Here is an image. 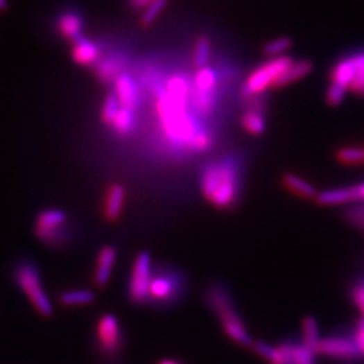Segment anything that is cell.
<instances>
[{"label":"cell","instance_id":"1","mask_svg":"<svg viewBox=\"0 0 364 364\" xmlns=\"http://www.w3.org/2000/svg\"><path fill=\"white\" fill-rule=\"evenodd\" d=\"M241 170L242 165L234 154L207 162L200 173L201 193L216 208L232 207L241 193Z\"/></svg>","mask_w":364,"mask_h":364},{"label":"cell","instance_id":"2","mask_svg":"<svg viewBox=\"0 0 364 364\" xmlns=\"http://www.w3.org/2000/svg\"><path fill=\"white\" fill-rule=\"evenodd\" d=\"M188 288L185 274L173 266L153 267L150 282V305L166 309L178 304Z\"/></svg>","mask_w":364,"mask_h":364},{"label":"cell","instance_id":"3","mask_svg":"<svg viewBox=\"0 0 364 364\" xmlns=\"http://www.w3.org/2000/svg\"><path fill=\"white\" fill-rule=\"evenodd\" d=\"M205 298L209 306L220 318L224 332L234 341L242 345H251L252 341L247 333L241 315H238L235 309L229 291L223 284L215 282L208 288Z\"/></svg>","mask_w":364,"mask_h":364},{"label":"cell","instance_id":"4","mask_svg":"<svg viewBox=\"0 0 364 364\" xmlns=\"http://www.w3.org/2000/svg\"><path fill=\"white\" fill-rule=\"evenodd\" d=\"M14 279L22 289L31 305L40 315H53V306L49 300L46 291H44L41 274L37 265L31 261H21L14 268Z\"/></svg>","mask_w":364,"mask_h":364},{"label":"cell","instance_id":"5","mask_svg":"<svg viewBox=\"0 0 364 364\" xmlns=\"http://www.w3.org/2000/svg\"><path fill=\"white\" fill-rule=\"evenodd\" d=\"M294 60L288 55L272 57L250 73L243 84L242 95L247 98L263 96L267 89L275 88L278 78L289 68Z\"/></svg>","mask_w":364,"mask_h":364},{"label":"cell","instance_id":"6","mask_svg":"<svg viewBox=\"0 0 364 364\" xmlns=\"http://www.w3.org/2000/svg\"><path fill=\"white\" fill-rule=\"evenodd\" d=\"M68 216L64 211L57 208H49L38 214L35 218L34 232L41 242L49 245H62L69 239V231L67 228Z\"/></svg>","mask_w":364,"mask_h":364},{"label":"cell","instance_id":"7","mask_svg":"<svg viewBox=\"0 0 364 364\" xmlns=\"http://www.w3.org/2000/svg\"><path fill=\"white\" fill-rule=\"evenodd\" d=\"M218 73L214 68L205 67L196 73L191 100L201 115H209L214 111L218 97Z\"/></svg>","mask_w":364,"mask_h":364},{"label":"cell","instance_id":"8","mask_svg":"<svg viewBox=\"0 0 364 364\" xmlns=\"http://www.w3.org/2000/svg\"><path fill=\"white\" fill-rule=\"evenodd\" d=\"M95 345L97 352L105 359L116 358L123 349L124 336L119 320L114 315H103L96 324Z\"/></svg>","mask_w":364,"mask_h":364},{"label":"cell","instance_id":"9","mask_svg":"<svg viewBox=\"0 0 364 364\" xmlns=\"http://www.w3.org/2000/svg\"><path fill=\"white\" fill-rule=\"evenodd\" d=\"M153 275L151 257L142 251L137 255L128 282V298L135 305L150 304V282Z\"/></svg>","mask_w":364,"mask_h":364},{"label":"cell","instance_id":"10","mask_svg":"<svg viewBox=\"0 0 364 364\" xmlns=\"http://www.w3.org/2000/svg\"><path fill=\"white\" fill-rule=\"evenodd\" d=\"M317 354H322L325 356L336 358L341 361H354L362 355L355 340L343 336H332L320 340Z\"/></svg>","mask_w":364,"mask_h":364},{"label":"cell","instance_id":"11","mask_svg":"<svg viewBox=\"0 0 364 364\" xmlns=\"http://www.w3.org/2000/svg\"><path fill=\"white\" fill-rule=\"evenodd\" d=\"M262 96L252 98V105H250L242 116L243 128L251 135H262L266 131V116H265V101Z\"/></svg>","mask_w":364,"mask_h":364},{"label":"cell","instance_id":"12","mask_svg":"<svg viewBox=\"0 0 364 364\" xmlns=\"http://www.w3.org/2000/svg\"><path fill=\"white\" fill-rule=\"evenodd\" d=\"M84 26L85 22L83 15L74 10H67L61 12L55 21V27L60 35L65 40H69L71 42L83 37Z\"/></svg>","mask_w":364,"mask_h":364},{"label":"cell","instance_id":"13","mask_svg":"<svg viewBox=\"0 0 364 364\" xmlns=\"http://www.w3.org/2000/svg\"><path fill=\"white\" fill-rule=\"evenodd\" d=\"M72 58L77 65L95 67L100 60V48L87 37H80L72 42Z\"/></svg>","mask_w":364,"mask_h":364},{"label":"cell","instance_id":"14","mask_svg":"<svg viewBox=\"0 0 364 364\" xmlns=\"http://www.w3.org/2000/svg\"><path fill=\"white\" fill-rule=\"evenodd\" d=\"M114 94L118 97L121 107L134 111L137 110L138 100H139L138 87L130 74L121 73V76L114 81Z\"/></svg>","mask_w":364,"mask_h":364},{"label":"cell","instance_id":"15","mask_svg":"<svg viewBox=\"0 0 364 364\" xmlns=\"http://www.w3.org/2000/svg\"><path fill=\"white\" fill-rule=\"evenodd\" d=\"M125 200V189L121 184H114L108 188L104 200V218L108 221H116L121 218V211Z\"/></svg>","mask_w":364,"mask_h":364},{"label":"cell","instance_id":"16","mask_svg":"<svg viewBox=\"0 0 364 364\" xmlns=\"http://www.w3.org/2000/svg\"><path fill=\"white\" fill-rule=\"evenodd\" d=\"M115 261H116V250L114 247L105 245L100 250L97 255L96 271H95V284L98 288H103L108 284Z\"/></svg>","mask_w":364,"mask_h":364},{"label":"cell","instance_id":"17","mask_svg":"<svg viewBox=\"0 0 364 364\" xmlns=\"http://www.w3.org/2000/svg\"><path fill=\"white\" fill-rule=\"evenodd\" d=\"M355 77V65L351 54L338 61L331 71V84L348 91Z\"/></svg>","mask_w":364,"mask_h":364},{"label":"cell","instance_id":"18","mask_svg":"<svg viewBox=\"0 0 364 364\" xmlns=\"http://www.w3.org/2000/svg\"><path fill=\"white\" fill-rule=\"evenodd\" d=\"M315 200L321 205H339V204L359 201L355 187H344V188L324 191L321 193H317Z\"/></svg>","mask_w":364,"mask_h":364},{"label":"cell","instance_id":"19","mask_svg":"<svg viewBox=\"0 0 364 364\" xmlns=\"http://www.w3.org/2000/svg\"><path fill=\"white\" fill-rule=\"evenodd\" d=\"M312 72V62L309 60L293 61L291 67L278 78L275 88H282L302 80L305 76Z\"/></svg>","mask_w":364,"mask_h":364},{"label":"cell","instance_id":"20","mask_svg":"<svg viewBox=\"0 0 364 364\" xmlns=\"http://www.w3.org/2000/svg\"><path fill=\"white\" fill-rule=\"evenodd\" d=\"M135 125H137L135 111L121 105L118 114L115 115V118L112 119L108 127H111L115 134L121 137H125V135H130L135 130Z\"/></svg>","mask_w":364,"mask_h":364},{"label":"cell","instance_id":"21","mask_svg":"<svg viewBox=\"0 0 364 364\" xmlns=\"http://www.w3.org/2000/svg\"><path fill=\"white\" fill-rule=\"evenodd\" d=\"M282 182L285 185V188L291 192V193L297 194L298 197L302 198H313L317 196V191L315 187L308 182L306 180H304L302 177L293 174V173H286L282 178Z\"/></svg>","mask_w":364,"mask_h":364},{"label":"cell","instance_id":"22","mask_svg":"<svg viewBox=\"0 0 364 364\" xmlns=\"http://www.w3.org/2000/svg\"><path fill=\"white\" fill-rule=\"evenodd\" d=\"M124 62L118 57H110L107 60H98L95 65L97 77L103 83H114L121 74Z\"/></svg>","mask_w":364,"mask_h":364},{"label":"cell","instance_id":"23","mask_svg":"<svg viewBox=\"0 0 364 364\" xmlns=\"http://www.w3.org/2000/svg\"><path fill=\"white\" fill-rule=\"evenodd\" d=\"M211 40L207 35H201L197 38L193 49V65L197 71L208 67V62L211 60Z\"/></svg>","mask_w":364,"mask_h":364},{"label":"cell","instance_id":"24","mask_svg":"<svg viewBox=\"0 0 364 364\" xmlns=\"http://www.w3.org/2000/svg\"><path fill=\"white\" fill-rule=\"evenodd\" d=\"M336 159L344 165H364V146H344L338 150Z\"/></svg>","mask_w":364,"mask_h":364},{"label":"cell","instance_id":"25","mask_svg":"<svg viewBox=\"0 0 364 364\" xmlns=\"http://www.w3.org/2000/svg\"><path fill=\"white\" fill-rule=\"evenodd\" d=\"M95 293L87 289L83 291H64L60 295V302L65 306H80V305H88L94 302Z\"/></svg>","mask_w":364,"mask_h":364},{"label":"cell","instance_id":"26","mask_svg":"<svg viewBox=\"0 0 364 364\" xmlns=\"http://www.w3.org/2000/svg\"><path fill=\"white\" fill-rule=\"evenodd\" d=\"M302 331H304V341L305 347L311 349L313 354H317L320 345V335H318V325L313 317H305L302 321Z\"/></svg>","mask_w":364,"mask_h":364},{"label":"cell","instance_id":"27","mask_svg":"<svg viewBox=\"0 0 364 364\" xmlns=\"http://www.w3.org/2000/svg\"><path fill=\"white\" fill-rule=\"evenodd\" d=\"M355 65V77L351 84V91L356 95L364 96V50L351 54Z\"/></svg>","mask_w":364,"mask_h":364},{"label":"cell","instance_id":"28","mask_svg":"<svg viewBox=\"0 0 364 364\" xmlns=\"http://www.w3.org/2000/svg\"><path fill=\"white\" fill-rule=\"evenodd\" d=\"M119 108H121V103H119L118 97L115 94H110L108 96L104 98V103L101 105V112H100L101 121L104 124L110 125L112 119L115 118V115L118 114Z\"/></svg>","mask_w":364,"mask_h":364},{"label":"cell","instance_id":"29","mask_svg":"<svg viewBox=\"0 0 364 364\" xmlns=\"http://www.w3.org/2000/svg\"><path fill=\"white\" fill-rule=\"evenodd\" d=\"M254 349L266 359L270 364H289L285 358L282 356V354L278 351V348H274L271 345H268L266 343L258 341L254 344Z\"/></svg>","mask_w":364,"mask_h":364},{"label":"cell","instance_id":"30","mask_svg":"<svg viewBox=\"0 0 364 364\" xmlns=\"http://www.w3.org/2000/svg\"><path fill=\"white\" fill-rule=\"evenodd\" d=\"M168 6V0H157L153 4H150L148 7H146L145 10L142 11V19L141 22L147 27L150 24H154L157 21V18L165 11Z\"/></svg>","mask_w":364,"mask_h":364},{"label":"cell","instance_id":"31","mask_svg":"<svg viewBox=\"0 0 364 364\" xmlns=\"http://www.w3.org/2000/svg\"><path fill=\"white\" fill-rule=\"evenodd\" d=\"M291 48V40L288 37H279L272 41H270L265 46V53L267 55L272 57H281L285 51Z\"/></svg>","mask_w":364,"mask_h":364},{"label":"cell","instance_id":"32","mask_svg":"<svg viewBox=\"0 0 364 364\" xmlns=\"http://www.w3.org/2000/svg\"><path fill=\"white\" fill-rule=\"evenodd\" d=\"M291 364H315V354L305 345L294 344L291 349Z\"/></svg>","mask_w":364,"mask_h":364},{"label":"cell","instance_id":"33","mask_svg":"<svg viewBox=\"0 0 364 364\" xmlns=\"http://www.w3.org/2000/svg\"><path fill=\"white\" fill-rule=\"evenodd\" d=\"M345 94H347L345 89L340 88L338 85L331 84L328 91H327V101L329 105H339L345 98Z\"/></svg>","mask_w":364,"mask_h":364},{"label":"cell","instance_id":"34","mask_svg":"<svg viewBox=\"0 0 364 364\" xmlns=\"http://www.w3.org/2000/svg\"><path fill=\"white\" fill-rule=\"evenodd\" d=\"M355 343L364 356V320H361L355 328Z\"/></svg>","mask_w":364,"mask_h":364},{"label":"cell","instance_id":"35","mask_svg":"<svg viewBox=\"0 0 364 364\" xmlns=\"http://www.w3.org/2000/svg\"><path fill=\"white\" fill-rule=\"evenodd\" d=\"M154 1H157V0H128V6H130L132 10H141V11H144L146 7H148V6L153 4Z\"/></svg>","mask_w":364,"mask_h":364},{"label":"cell","instance_id":"36","mask_svg":"<svg viewBox=\"0 0 364 364\" xmlns=\"http://www.w3.org/2000/svg\"><path fill=\"white\" fill-rule=\"evenodd\" d=\"M354 300H355L356 305L364 304V281L361 285L355 286V289H354Z\"/></svg>","mask_w":364,"mask_h":364},{"label":"cell","instance_id":"37","mask_svg":"<svg viewBox=\"0 0 364 364\" xmlns=\"http://www.w3.org/2000/svg\"><path fill=\"white\" fill-rule=\"evenodd\" d=\"M352 216V221L362 225L364 228V208H358V209H352L351 212Z\"/></svg>","mask_w":364,"mask_h":364},{"label":"cell","instance_id":"38","mask_svg":"<svg viewBox=\"0 0 364 364\" xmlns=\"http://www.w3.org/2000/svg\"><path fill=\"white\" fill-rule=\"evenodd\" d=\"M355 188H356V193H358L359 201H364V182L359 184V185H355Z\"/></svg>","mask_w":364,"mask_h":364},{"label":"cell","instance_id":"39","mask_svg":"<svg viewBox=\"0 0 364 364\" xmlns=\"http://www.w3.org/2000/svg\"><path fill=\"white\" fill-rule=\"evenodd\" d=\"M158 364H184L181 363V362H178V361H174V359H164V361H161Z\"/></svg>","mask_w":364,"mask_h":364},{"label":"cell","instance_id":"40","mask_svg":"<svg viewBox=\"0 0 364 364\" xmlns=\"http://www.w3.org/2000/svg\"><path fill=\"white\" fill-rule=\"evenodd\" d=\"M7 7H8L7 0H0V11H6Z\"/></svg>","mask_w":364,"mask_h":364},{"label":"cell","instance_id":"41","mask_svg":"<svg viewBox=\"0 0 364 364\" xmlns=\"http://www.w3.org/2000/svg\"><path fill=\"white\" fill-rule=\"evenodd\" d=\"M359 308H361V311H362V313L364 315V304H361V305H358Z\"/></svg>","mask_w":364,"mask_h":364}]
</instances>
